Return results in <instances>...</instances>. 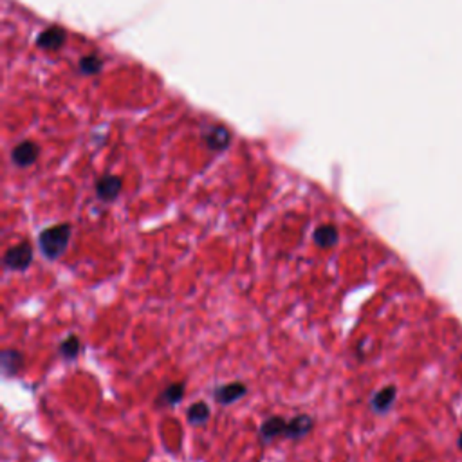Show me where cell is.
I'll return each instance as SVG.
<instances>
[{"label": "cell", "mask_w": 462, "mask_h": 462, "mask_svg": "<svg viewBox=\"0 0 462 462\" xmlns=\"http://www.w3.org/2000/svg\"><path fill=\"white\" fill-rule=\"evenodd\" d=\"M69 238H71V226L60 224L42 231L40 238H38V244H40L42 253L46 255L47 258H51V260H54V258L62 257L63 251L67 250Z\"/></svg>", "instance_id": "1"}, {"label": "cell", "mask_w": 462, "mask_h": 462, "mask_svg": "<svg viewBox=\"0 0 462 462\" xmlns=\"http://www.w3.org/2000/svg\"><path fill=\"white\" fill-rule=\"evenodd\" d=\"M33 262V246L30 242H20L17 246L9 248L4 255V266L8 269L24 271Z\"/></svg>", "instance_id": "2"}, {"label": "cell", "mask_w": 462, "mask_h": 462, "mask_svg": "<svg viewBox=\"0 0 462 462\" xmlns=\"http://www.w3.org/2000/svg\"><path fill=\"white\" fill-rule=\"evenodd\" d=\"M38 154H40V150H38V146L34 145V143L24 141L13 150V161H15V165H18V167L22 168L31 167L38 159Z\"/></svg>", "instance_id": "3"}, {"label": "cell", "mask_w": 462, "mask_h": 462, "mask_svg": "<svg viewBox=\"0 0 462 462\" xmlns=\"http://www.w3.org/2000/svg\"><path fill=\"white\" fill-rule=\"evenodd\" d=\"M314 426V421L311 416H296L288 423L285 428V437L288 439H302L305 437Z\"/></svg>", "instance_id": "4"}, {"label": "cell", "mask_w": 462, "mask_h": 462, "mask_svg": "<svg viewBox=\"0 0 462 462\" xmlns=\"http://www.w3.org/2000/svg\"><path fill=\"white\" fill-rule=\"evenodd\" d=\"M248 392L246 385L242 383H229L224 387H219L215 390V399L222 404H231L240 399Z\"/></svg>", "instance_id": "5"}, {"label": "cell", "mask_w": 462, "mask_h": 462, "mask_svg": "<svg viewBox=\"0 0 462 462\" xmlns=\"http://www.w3.org/2000/svg\"><path fill=\"white\" fill-rule=\"evenodd\" d=\"M121 190V179L116 175H107L103 179L98 181L96 193L103 200H114Z\"/></svg>", "instance_id": "6"}, {"label": "cell", "mask_w": 462, "mask_h": 462, "mask_svg": "<svg viewBox=\"0 0 462 462\" xmlns=\"http://www.w3.org/2000/svg\"><path fill=\"white\" fill-rule=\"evenodd\" d=\"M285 428H288V423L282 417H269L267 421H264L260 435H262L264 441H271V439L280 437V435H285Z\"/></svg>", "instance_id": "7"}, {"label": "cell", "mask_w": 462, "mask_h": 462, "mask_svg": "<svg viewBox=\"0 0 462 462\" xmlns=\"http://www.w3.org/2000/svg\"><path fill=\"white\" fill-rule=\"evenodd\" d=\"M314 242L318 246L327 250V248H333L338 242V229L333 224H323L314 231Z\"/></svg>", "instance_id": "8"}, {"label": "cell", "mask_w": 462, "mask_h": 462, "mask_svg": "<svg viewBox=\"0 0 462 462\" xmlns=\"http://www.w3.org/2000/svg\"><path fill=\"white\" fill-rule=\"evenodd\" d=\"M63 40H65V33H63L62 30H58V27H51L46 33L40 34L38 46L44 47V49H58L63 44Z\"/></svg>", "instance_id": "9"}, {"label": "cell", "mask_w": 462, "mask_h": 462, "mask_svg": "<svg viewBox=\"0 0 462 462\" xmlns=\"http://www.w3.org/2000/svg\"><path fill=\"white\" fill-rule=\"evenodd\" d=\"M22 363H24V358L17 350H4L2 352V371H4V374H17L22 368Z\"/></svg>", "instance_id": "10"}, {"label": "cell", "mask_w": 462, "mask_h": 462, "mask_svg": "<svg viewBox=\"0 0 462 462\" xmlns=\"http://www.w3.org/2000/svg\"><path fill=\"white\" fill-rule=\"evenodd\" d=\"M184 396V385L183 383H172L167 390L162 392L158 403L162 406H174V404L181 403Z\"/></svg>", "instance_id": "11"}, {"label": "cell", "mask_w": 462, "mask_h": 462, "mask_svg": "<svg viewBox=\"0 0 462 462\" xmlns=\"http://www.w3.org/2000/svg\"><path fill=\"white\" fill-rule=\"evenodd\" d=\"M210 417V409L206 403H193L188 409V421L192 425H205Z\"/></svg>", "instance_id": "12"}, {"label": "cell", "mask_w": 462, "mask_h": 462, "mask_svg": "<svg viewBox=\"0 0 462 462\" xmlns=\"http://www.w3.org/2000/svg\"><path fill=\"white\" fill-rule=\"evenodd\" d=\"M79 352V342L76 336H69L65 342L60 345V354L65 359H75Z\"/></svg>", "instance_id": "13"}, {"label": "cell", "mask_w": 462, "mask_h": 462, "mask_svg": "<svg viewBox=\"0 0 462 462\" xmlns=\"http://www.w3.org/2000/svg\"><path fill=\"white\" fill-rule=\"evenodd\" d=\"M394 394H396L394 388H385V390L379 392L374 399V409L379 410V412L385 409H388V404H390L392 399H394Z\"/></svg>", "instance_id": "14"}, {"label": "cell", "mask_w": 462, "mask_h": 462, "mask_svg": "<svg viewBox=\"0 0 462 462\" xmlns=\"http://www.w3.org/2000/svg\"><path fill=\"white\" fill-rule=\"evenodd\" d=\"M228 139H229L228 132H224L222 129H219V130H215L212 138H210V146H212V148H224V146L228 145Z\"/></svg>", "instance_id": "15"}, {"label": "cell", "mask_w": 462, "mask_h": 462, "mask_svg": "<svg viewBox=\"0 0 462 462\" xmlns=\"http://www.w3.org/2000/svg\"><path fill=\"white\" fill-rule=\"evenodd\" d=\"M100 67H101L100 60L94 58V56H89V58L82 60V69H84L85 72H96Z\"/></svg>", "instance_id": "16"}]
</instances>
